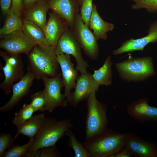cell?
<instances>
[{
    "label": "cell",
    "instance_id": "obj_1",
    "mask_svg": "<svg viewBox=\"0 0 157 157\" xmlns=\"http://www.w3.org/2000/svg\"><path fill=\"white\" fill-rule=\"evenodd\" d=\"M55 47L38 44L27 55L28 71L32 72L35 79L52 77L58 74L59 65L55 52Z\"/></svg>",
    "mask_w": 157,
    "mask_h": 157
},
{
    "label": "cell",
    "instance_id": "obj_2",
    "mask_svg": "<svg viewBox=\"0 0 157 157\" xmlns=\"http://www.w3.org/2000/svg\"><path fill=\"white\" fill-rule=\"evenodd\" d=\"M126 138L127 133L107 128L82 144L91 157H111L125 147Z\"/></svg>",
    "mask_w": 157,
    "mask_h": 157
},
{
    "label": "cell",
    "instance_id": "obj_3",
    "mask_svg": "<svg viewBox=\"0 0 157 157\" xmlns=\"http://www.w3.org/2000/svg\"><path fill=\"white\" fill-rule=\"evenodd\" d=\"M74 126L69 119L58 121L53 117H46L37 135L35 140L27 152L56 145L65 135L66 132Z\"/></svg>",
    "mask_w": 157,
    "mask_h": 157
},
{
    "label": "cell",
    "instance_id": "obj_4",
    "mask_svg": "<svg viewBox=\"0 0 157 157\" xmlns=\"http://www.w3.org/2000/svg\"><path fill=\"white\" fill-rule=\"evenodd\" d=\"M115 66L121 77L127 82H141L156 74L152 59L150 56L133 57L129 55Z\"/></svg>",
    "mask_w": 157,
    "mask_h": 157
},
{
    "label": "cell",
    "instance_id": "obj_5",
    "mask_svg": "<svg viewBox=\"0 0 157 157\" xmlns=\"http://www.w3.org/2000/svg\"><path fill=\"white\" fill-rule=\"evenodd\" d=\"M97 91L93 92L86 99L85 140L89 139L107 128L108 120L106 104L99 101Z\"/></svg>",
    "mask_w": 157,
    "mask_h": 157
},
{
    "label": "cell",
    "instance_id": "obj_6",
    "mask_svg": "<svg viewBox=\"0 0 157 157\" xmlns=\"http://www.w3.org/2000/svg\"><path fill=\"white\" fill-rule=\"evenodd\" d=\"M81 49L72 31L69 28L59 38L55 48V52L57 55L66 54L72 56L76 63V69L81 74H83L88 72L87 69L89 65L82 56Z\"/></svg>",
    "mask_w": 157,
    "mask_h": 157
},
{
    "label": "cell",
    "instance_id": "obj_7",
    "mask_svg": "<svg viewBox=\"0 0 157 157\" xmlns=\"http://www.w3.org/2000/svg\"><path fill=\"white\" fill-rule=\"evenodd\" d=\"M8 53V54L4 51L0 52V56L5 64L2 69L5 79L0 83V88L5 94L9 95L12 92L14 83L19 81L24 74L23 62L19 55Z\"/></svg>",
    "mask_w": 157,
    "mask_h": 157
},
{
    "label": "cell",
    "instance_id": "obj_8",
    "mask_svg": "<svg viewBox=\"0 0 157 157\" xmlns=\"http://www.w3.org/2000/svg\"><path fill=\"white\" fill-rule=\"evenodd\" d=\"M42 79L44 85L42 91L46 101L45 111L51 113L58 107H66L67 101L61 92L63 87L61 73H58L52 77H44Z\"/></svg>",
    "mask_w": 157,
    "mask_h": 157
},
{
    "label": "cell",
    "instance_id": "obj_9",
    "mask_svg": "<svg viewBox=\"0 0 157 157\" xmlns=\"http://www.w3.org/2000/svg\"><path fill=\"white\" fill-rule=\"evenodd\" d=\"M72 30L85 53L91 59L97 60L99 53L98 40L89 28L83 23L80 14H78L76 17Z\"/></svg>",
    "mask_w": 157,
    "mask_h": 157
},
{
    "label": "cell",
    "instance_id": "obj_10",
    "mask_svg": "<svg viewBox=\"0 0 157 157\" xmlns=\"http://www.w3.org/2000/svg\"><path fill=\"white\" fill-rule=\"evenodd\" d=\"M0 42V47L13 54L27 55L38 43L27 37L22 30L5 36Z\"/></svg>",
    "mask_w": 157,
    "mask_h": 157
},
{
    "label": "cell",
    "instance_id": "obj_11",
    "mask_svg": "<svg viewBox=\"0 0 157 157\" xmlns=\"http://www.w3.org/2000/svg\"><path fill=\"white\" fill-rule=\"evenodd\" d=\"M99 87L90 73L81 74L76 79L74 91L66 97L68 103L76 106L80 102L86 100L93 92H97Z\"/></svg>",
    "mask_w": 157,
    "mask_h": 157
},
{
    "label": "cell",
    "instance_id": "obj_12",
    "mask_svg": "<svg viewBox=\"0 0 157 157\" xmlns=\"http://www.w3.org/2000/svg\"><path fill=\"white\" fill-rule=\"evenodd\" d=\"M147 32V35L143 37L136 39L131 38L125 41L120 47L113 51V54L117 55L127 52L143 51L148 44L157 42V20L151 23Z\"/></svg>",
    "mask_w": 157,
    "mask_h": 157
},
{
    "label": "cell",
    "instance_id": "obj_13",
    "mask_svg": "<svg viewBox=\"0 0 157 157\" xmlns=\"http://www.w3.org/2000/svg\"><path fill=\"white\" fill-rule=\"evenodd\" d=\"M146 98H140L127 106L128 114L141 124L157 121V108L150 106Z\"/></svg>",
    "mask_w": 157,
    "mask_h": 157
},
{
    "label": "cell",
    "instance_id": "obj_14",
    "mask_svg": "<svg viewBox=\"0 0 157 157\" xmlns=\"http://www.w3.org/2000/svg\"><path fill=\"white\" fill-rule=\"evenodd\" d=\"M125 148L136 157H157V145L136 134L127 133Z\"/></svg>",
    "mask_w": 157,
    "mask_h": 157
},
{
    "label": "cell",
    "instance_id": "obj_15",
    "mask_svg": "<svg viewBox=\"0 0 157 157\" xmlns=\"http://www.w3.org/2000/svg\"><path fill=\"white\" fill-rule=\"evenodd\" d=\"M34 75L28 71L22 78L12 87V94L9 100L0 107L1 112H6L11 110L29 92L34 80Z\"/></svg>",
    "mask_w": 157,
    "mask_h": 157
},
{
    "label": "cell",
    "instance_id": "obj_16",
    "mask_svg": "<svg viewBox=\"0 0 157 157\" xmlns=\"http://www.w3.org/2000/svg\"><path fill=\"white\" fill-rule=\"evenodd\" d=\"M57 59L62 72V80L64 87V95L66 97L74 88L78 76V71L74 68L70 56L66 54L57 55Z\"/></svg>",
    "mask_w": 157,
    "mask_h": 157
},
{
    "label": "cell",
    "instance_id": "obj_17",
    "mask_svg": "<svg viewBox=\"0 0 157 157\" xmlns=\"http://www.w3.org/2000/svg\"><path fill=\"white\" fill-rule=\"evenodd\" d=\"M48 4L49 8L63 19L72 30L78 11L75 2L73 0H50Z\"/></svg>",
    "mask_w": 157,
    "mask_h": 157
},
{
    "label": "cell",
    "instance_id": "obj_18",
    "mask_svg": "<svg viewBox=\"0 0 157 157\" xmlns=\"http://www.w3.org/2000/svg\"><path fill=\"white\" fill-rule=\"evenodd\" d=\"M69 28L67 23L56 13H50L44 32L49 45L56 47L61 36Z\"/></svg>",
    "mask_w": 157,
    "mask_h": 157
},
{
    "label": "cell",
    "instance_id": "obj_19",
    "mask_svg": "<svg viewBox=\"0 0 157 157\" xmlns=\"http://www.w3.org/2000/svg\"><path fill=\"white\" fill-rule=\"evenodd\" d=\"M89 27L93 30V33L98 40H106L107 33L112 31L114 28L113 24L105 22L102 19L98 13L96 6L93 3Z\"/></svg>",
    "mask_w": 157,
    "mask_h": 157
},
{
    "label": "cell",
    "instance_id": "obj_20",
    "mask_svg": "<svg viewBox=\"0 0 157 157\" xmlns=\"http://www.w3.org/2000/svg\"><path fill=\"white\" fill-rule=\"evenodd\" d=\"M49 9L48 4L41 0L28 7L25 14V19L33 22L44 32L46 24L47 14Z\"/></svg>",
    "mask_w": 157,
    "mask_h": 157
},
{
    "label": "cell",
    "instance_id": "obj_21",
    "mask_svg": "<svg viewBox=\"0 0 157 157\" xmlns=\"http://www.w3.org/2000/svg\"><path fill=\"white\" fill-rule=\"evenodd\" d=\"M46 117L42 113L32 116L22 125L17 127V131L14 137L15 140L20 134L30 138L35 137L40 129Z\"/></svg>",
    "mask_w": 157,
    "mask_h": 157
},
{
    "label": "cell",
    "instance_id": "obj_22",
    "mask_svg": "<svg viewBox=\"0 0 157 157\" xmlns=\"http://www.w3.org/2000/svg\"><path fill=\"white\" fill-rule=\"evenodd\" d=\"M112 62L110 56L105 59L103 65L97 70H94L92 75L93 78L97 85L109 86L112 83Z\"/></svg>",
    "mask_w": 157,
    "mask_h": 157
},
{
    "label": "cell",
    "instance_id": "obj_23",
    "mask_svg": "<svg viewBox=\"0 0 157 157\" xmlns=\"http://www.w3.org/2000/svg\"><path fill=\"white\" fill-rule=\"evenodd\" d=\"M22 30L27 37L38 44L49 45L43 31L33 22L24 20Z\"/></svg>",
    "mask_w": 157,
    "mask_h": 157
},
{
    "label": "cell",
    "instance_id": "obj_24",
    "mask_svg": "<svg viewBox=\"0 0 157 157\" xmlns=\"http://www.w3.org/2000/svg\"><path fill=\"white\" fill-rule=\"evenodd\" d=\"M4 24L0 29V37H3L16 31L22 30L23 22L11 8L6 14Z\"/></svg>",
    "mask_w": 157,
    "mask_h": 157
},
{
    "label": "cell",
    "instance_id": "obj_25",
    "mask_svg": "<svg viewBox=\"0 0 157 157\" xmlns=\"http://www.w3.org/2000/svg\"><path fill=\"white\" fill-rule=\"evenodd\" d=\"M65 135L68 137V146L73 150L75 157H91L83 144L76 139L71 129L66 132Z\"/></svg>",
    "mask_w": 157,
    "mask_h": 157
},
{
    "label": "cell",
    "instance_id": "obj_26",
    "mask_svg": "<svg viewBox=\"0 0 157 157\" xmlns=\"http://www.w3.org/2000/svg\"><path fill=\"white\" fill-rule=\"evenodd\" d=\"M35 112L29 104H25L18 112L15 113L12 123L17 127H18L30 119Z\"/></svg>",
    "mask_w": 157,
    "mask_h": 157
},
{
    "label": "cell",
    "instance_id": "obj_27",
    "mask_svg": "<svg viewBox=\"0 0 157 157\" xmlns=\"http://www.w3.org/2000/svg\"><path fill=\"white\" fill-rule=\"evenodd\" d=\"M35 140V138L34 137L30 138L27 143L22 145L20 146L18 144L13 145L5 152L3 157H24L33 145Z\"/></svg>",
    "mask_w": 157,
    "mask_h": 157
},
{
    "label": "cell",
    "instance_id": "obj_28",
    "mask_svg": "<svg viewBox=\"0 0 157 157\" xmlns=\"http://www.w3.org/2000/svg\"><path fill=\"white\" fill-rule=\"evenodd\" d=\"M134 3L131 6L134 10L144 9L149 13L157 12V0H130Z\"/></svg>",
    "mask_w": 157,
    "mask_h": 157
},
{
    "label": "cell",
    "instance_id": "obj_29",
    "mask_svg": "<svg viewBox=\"0 0 157 157\" xmlns=\"http://www.w3.org/2000/svg\"><path fill=\"white\" fill-rule=\"evenodd\" d=\"M29 157H58L61 156V154L56 145L38 149L30 152Z\"/></svg>",
    "mask_w": 157,
    "mask_h": 157
},
{
    "label": "cell",
    "instance_id": "obj_30",
    "mask_svg": "<svg viewBox=\"0 0 157 157\" xmlns=\"http://www.w3.org/2000/svg\"><path fill=\"white\" fill-rule=\"evenodd\" d=\"M30 98L31 102L29 104L35 112L38 110L42 112L45 111L46 101L42 91L32 94Z\"/></svg>",
    "mask_w": 157,
    "mask_h": 157
},
{
    "label": "cell",
    "instance_id": "obj_31",
    "mask_svg": "<svg viewBox=\"0 0 157 157\" xmlns=\"http://www.w3.org/2000/svg\"><path fill=\"white\" fill-rule=\"evenodd\" d=\"M92 0H83L80 8V15L83 23L89 27V22L92 10Z\"/></svg>",
    "mask_w": 157,
    "mask_h": 157
},
{
    "label": "cell",
    "instance_id": "obj_32",
    "mask_svg": "<svg viewBox=\"0 0 157 157\" xmlns=\"http://www.w3.org/2000/svg\"><path fill=\"white\" fill-rule=\"evenodd\" d=\"M15 140L11 134L8 133H1L0 135V157H3L8 149L13 146Z\"/></svg>",
    "mask_w": 157,
    "mask_h": 157
},
{
    "label": "cell",
    "instance_id": "obj_33",
    "mask_svg": "<svg viewBox=\"0 0 157 157\" xmlns=\"http://www.w3.org/2000/svg\"><path fill=\"white\" fill-rule=\"evenodd\" d=\"M23 0H12L11 8L13 12L20 17Z\"/></svg>",
    "mask_w": 157,
    "mask_h": 157
},
{
    "label": "cell",
    "instance_id": "obj_34",
    "mask_svg": "<svg viewBox=\"0 0 157 157\" xmlns=\"http://www.w3.org/2000/svg\"><path fill=\"white\" fill-rule=\"evenodd\" d=\"M12 0H0V4L2 12L4 15L7 13L10 10Z\"/></svg>",
    "mask_w": 157,
    "mask_h": 157
},
{
    "label": "cell",
    "instance_id": "obj_35",
    "mask_svg": "<svg viewBox=\"0 0 157 157\" xmlns=\"http://www.w3.org/2000/svg\"><path fill=\"white\" fill-rule=\"evenodd\" d=\"M132 154L125 148L112 156L111 157H131Z\"/></svg>",
    "mask_w": 157,
    "mask_h": 157
},
{
    "label": "cell",
    "instance_id": "obj_36",
    "mask_svg": "<svg viewBox=\"0 0 157 157\" xmlns=\"http://www.w3.org/2000/svg\"><path fill=\"white\" fill-rule=\"evenodd\" d=\"M41 0H23L24 5L27 7H29L34 3Z\"/></svg>",
    "mask_w": 157,
    "mask_h": 157
},
{
    "label": "cell",
    "instance_id": "obj_37",
    "mask_svg": "<svg viewBox=\"0 0 157 157\" xmlns=\"http://www.w3.org/2000/svg\"><path fill=\"white\" fill-rule=\"evenodd\" d=\"M80 4H81L83 0H76Z\"/></svg>",
    "mask_w": 157,
    "mask_h": 157
}]
</instances>
